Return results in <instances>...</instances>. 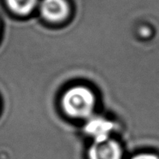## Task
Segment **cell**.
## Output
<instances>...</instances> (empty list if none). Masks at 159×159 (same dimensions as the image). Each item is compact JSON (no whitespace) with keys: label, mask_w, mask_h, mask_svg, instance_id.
Returning a JSON list of instances; mask_svg holds the SVG:
<instances>
[{"label":"cell","mask_w":159,"mask_h":159,"mask_svg":"<svg viewBox=\"0 0 159 159\" xmlns=\"http://www.w3.org/2000/svg\"><path fill=\"white\" fill-rule=\"evenodd\" d=\"M115 124L107 118L102 116H91L87 119L85 131L93 139V142L104 141L111 138L114 131Z\"/></svg>","instance_id":"cell-4"},{"label":"cell","mask_w":159,"mask_h":159,"mask_svg":"<svg viewBox=\"0 0 159 159\" xmlns=\"http://www.w3.org/2000/svg\"><path fill=\"white\" fill-rule=\"evenodd\" d=\"M69 5L67 0H41L39 11L45 21L53 23L61 22L68 17Z\"/></svg>","instance_id":"cell-3"},{"label":"cell","mask_w":159,"mask_h":159,"mask_svg":"<svg viewBox=\"0 0 159 159\" xmlns=\"http://www.w3.org/2000/svg\"><path fill=\"white\" fill-rule=\"evenodd\" d=\"M88 159H123V149L112 138L93 142L88 150Z\"/></svg>","instance_id":"cell-2"},{"label":"cell","mask_w":159,"mask_h":159,"mask_svg":"<svg viewBox=\"0 0 159 159\" xmlns=\"http://www.w3.org/2000/svg\"><path fill=\"white\" fill-rule=\"evenodd\" d=\"M130 159H159V156L153 152H139L131 157Z\"/></svg>","instance_id":"cell-6"},{"label":"cell","mask_w":159,"mask_h":159,"mask_svg":"<svg viewBox=\"0 0 159 159\" xmlns=\"http://www.w3.org/2000/svg\"><path fill=\"white\" fill-rule=\"evenodd\" d=\"M97 98L93 91L83 85L68 88L61 98V106L68 116L74 119L87 120L93 116Z\"/></svg>","instance_id":"cell-1"},{"label":"cell","mask_w":159,"mask_h":159,"mask_svg":"<svg viewBox=\"0 0 159 159\" xmlns=\"http://www.w3.org/2000/svg\"><path fill=\"white\" fill-rule=\"evenodd\" d=\"M5 2L8 8L18 16L29 15L39 4V0H5Z\"/></svg>","instance_id":"cell-5"}]
</instances>
